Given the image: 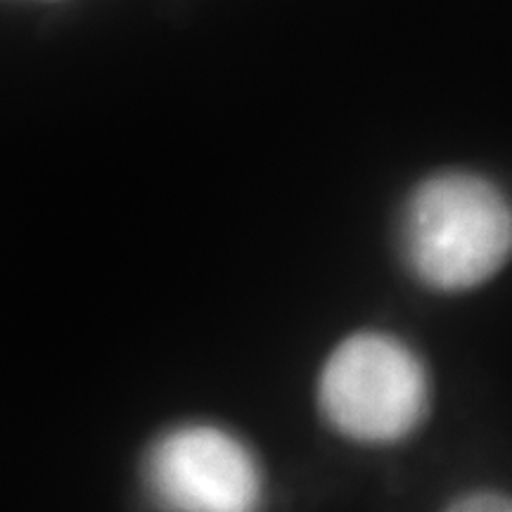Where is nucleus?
Here are the masks:
<instances>
[{"label": "nucleus", "mask_w": 512, "mask_h": 512, "mask_svg": "<svg viewBox=\"0 0 512 512\" xmlns=\"http://www.w3.org/2000/svg\"><path fill=\"white\" fill-rule=\"evenodd\" d=\"M399 249L420 285L465 292L512 256V204L489 178L441 171L415 185L399 221Z\"/></svg>", "instance_id": "obj_1"}, {"label": "nucleus", "mask_w": 512, "mask_h": 512, "mask_svg": "<svg viewBox=\"0 0 512 512\" xmlns=\"http://www.w3.org/2000/svg\"><path fill=\"white\" fill-rule=\"evenodd\" d=\"M318 408L344 439L394 444L427 418L430 375L399 337L356 332L337 344L320 370Z\"/></svg>", "instance_id": "obj_2"}, {"label": "nucleus", "mask_w": 512, "mask_h": 512, "mask_svg": "<svg viewBox=\"0 0 512 512\" xmlns=\"http://www.w3.org/2000/svg\"><path fill=\"white\" fill-rule=\"evenodd\" d=\"M143 484L159 512H259L264 496L252 448L204 422L171 427L152 441Z\"/></svg>", "instance_id": "obj_3"}, {"label": "nucleus", "mask_w": 512, "mask_h": 512, "mask_svg": "<svg viewBox=\"0 0 512 512\" xmlns=\"http://www.w3.org/2000/svg\"><path fill=\"white\" fill-rule=\"evenodd\" d=\"M446 512H512V496L501 491H472L448 505Z\"/></svg>", "instance_id": "obj_4"}]
</instances>
